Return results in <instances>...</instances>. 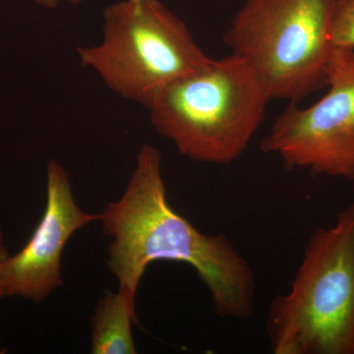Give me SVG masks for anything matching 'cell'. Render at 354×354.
Wrapping results in <instances>:
<instances>
[{
	"label": "cell",
	"mask_w": 354,
	"mask_h": 354,
	"mask_svg": "<svg viewBox=\"0 0 354 354\" xmlns=\"http://www.w3.org/2000/svg\"><path fill=\"white\" fill-rule=\"evenodd\" d=\"M162 158L156 147L142 146L127 190L101 215L102 232L113 239L108 266L118 279V291L135 302L146 268L153 261H176L196 271L220 318H251L255 272L227 236L203 234L174 211L167 200Z\"/></svg>",
	"instance_id": "6da1fadb"
},
{
	"label": "cell",
	"mask_w": 354,
	"mask_h": 354,
	"mask_svg": "<svg viewBox=\"0 0 354 354\" xmlns=\"http://www.w3.org/2000/svg\"><path fill=\"white\" fill-rule=\"evenodd\" d=\"M271 100L251 67L230 53L167 86L147 109L153 129L184 157L227 165L245 152Z\"/></svg>",
	"instance_id": "7a4b0ae2"
},
{
	"label": "cell",
	"mask_w": 354,
	"mask_h": 354,
	"mask_svg": "<svg viewBox=\"0 0 354 354\" xmlns=\"http://www.w3.org/2000/svg\"><path fill=\"white\" fill-rule=\"evenodd\" d=\"M266 330L274 354H354V201L311 234Z\"/></svg>",
	"instance_id": "3957f363"
},
{
	"label": "cell",
	"mask_w": 354,
	"mask_h": 354,
	"mask_svg": "<svg viewBox=\"0 0 354 354\" xmlns=\"http://www.w3.org/2000/svg\"><path fill=\"white\" fill-rule=\"evenodd\" d=\"M102 16V43L77 48L81 64L115 94L146 108L162 88L213 60L160 0H120Z\"/></svg>",
	"instance_id": "277c9868"
},
{
	"label": "cell",
	"mask_w": 354,
	"mask_h": 354,
	"mask_svg": "<svg viewBox=\"0 0 354 354\" xmlns=\"http://www.w3.org/2000/svg\"><path fill=\"white\" fill-rule=\"evenodd\" d=\"M337 0H245L223 43L255 72L272 100L302 101L327 87Z\"/></svg>",
	"instance_id": "5b68a950"
},
{
	"label": "cell",
	"mask_w": 354,
	"mask_h": 354,
	"mask_svg": "<svg viewBox=\"0 0 354 354\" xmlns=\"http://www.w3.org/2000/svg\"><path fill=\"white\" fill-rule=\"evenodd\" d=\"M328 91L307 108L279 114L261 143L286 167L354 181V48H333Z\"/></svg>",
	"instance_id": "8992f818"
},
{
	"label": "cell",
	"mask_w": 354,
	"mask_h": 354,
	"mask_svg": "<svg viewBox=\"0 0 354 354\" xmlns=\"http://www.w3.org/2000/svg\"><path fill=\"white\" fill-rule=\"evenodd\" d=\"M46 206L31 239L19 253L2 265L0 283L4 297L41 302L64 283L62 256L74 232L101 215L85 213L74 200L69 176L57 158L48 164Z\"/></svg>",
	"instance_id": "52a82bcc"
},
{
	"label": "cell",
	"mask_w": 354,
	"mask_h": 354,
	"mask_svg": "<svg viewBox=\"0 0 354 354\" xmlns=\"http://www.w3.org/2000/svg\"><path fill=\"white\" fill-rule=\"evenodd\" d=\"M133 324H138L135 302L120 291H106L92 319V353H137L132 337Z\"/></svg>",
	"instance_id": "ba28073f"
},
{
	"label": "cell",
	"mask_w": 354,
	"mask_h": 354,
	"mask_svg": "<svg viewBox=\"0 0 354 354\" xmlns=\"http://www.w3.org/2000/svg\"><path fill=\"white\" fill-rule=\"evenodd\" d=\"M333 48H354V0H337L330 32Z\"/></svg>",
	"instance_id": "9c48e42d"
},
{
	"label": "cell",
	"mask_w": 354,
	"mask_h": 354,
	"mask_svg": "<svg viewBox=\"0 0 354 354\" xmlns=\"http://www.w3.org/2000/svg\"><path fill=\"white\" fill-rule=\"evenodd\" d=\"M9 255L7 252L6 246L3 245V237H2L1 228H0V272H1L2 265L8 259ZM4 297L3 291H2L1 283H0V299Z\"/></svg>",
	"instance_id": "30bf717a"
},
{
	"label": "cell",
	"mask_w": 354,
	"mask_h": 354,
	"mask_svg": "<svg viewBox=\"0 0 354 354\" xmlns=\"http://www.w3.org/2000/svg\"><path fill=\"white\" fill-rule=\"evenodd\" d=\"M39 6L46 7V8L53 9L58 6L59 0H34Z\"/></svg>",
	"instance_id": "8fae6325"
},
{
	"label": "cell",
	"mask_w": 354,
	"mask_h": 354,
	"mask_svg": "<svg viewBox=\"0 0 354 354\" xmlns=\"http://www.w3.org/2000/svg\"><path fill=\"white\" fill-rule=\"evenodd\" d=\"M65 1L69 2V3L72 4H78L80 3L81 0H65Z\"/></svg>",
	"instance_id": "7c38bea8"
}]
</instances>
